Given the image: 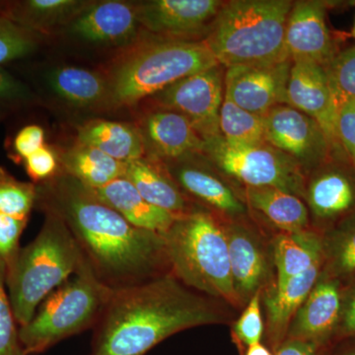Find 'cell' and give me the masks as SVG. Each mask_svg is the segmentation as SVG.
I'll return each mask as SVG.
<instances>
[{"label":"cell","instance_id":"1","mask_svg":"<svg viewBox=\"0 0 355 355\" xmlns=\"http://www.w3.org/2000/svg\"><path fill=\"white\" fill-rule=\"evenodd\" d=\"M36 184V205L64 222L84 260L109 288L137 286L171 273L162 234L135 227L90 188L60 170Z\"/></svg>","mask_w":355,"mask_h":355},{"label":"cell","instance_id":"2","mask_svg":"<svg viewBox=\"0 0 355 355\" xmlns=\"http://www.w3.org/2000/svg\"><path fill=\"white\" fill-rule=\"evenodd\" d=\"M224 321L212 298L167 273L112 292L88 355H144L180 331Z\"/></svg>","mask_w":355,"mask_h":355},{"label":"cell","instance_id":"3","mask_svg":"<svg viewBox=\"0 0 355 355\" xmlns=\"http://www.w3.org/2000/svg\"><path fill=\"white\" fill-rule=\"evenodd\" d=\"M217 65L220 64L203 41L139 37L104 72L110 111L135 108L180 79Z\"/></svg>","mask_w":355,"mask_h":355},{"label":"cell","instance_id":"4","mask_svg":"<svg viewBox=\"0 0 355 355\" xmlns=\"http://www.w3.org/2000/svg\"><path fill=\"white\" fill-rule=\"evenodd\" d=\"M289 0L224 2L203 40L221 67L268 64L291 60L286 46Z\"/></svg>","mask_w":355,"mask_h":355},{"label":"cell","instance_id":"5","mask_svg":"<svg viewBox=\"0 0 355 355\" xmlns=\"http://www.w3.org/2000/svg\"><path fill=\"white\" fill-rule=\"evenodd\" d=\"M38 235L20 249L6 270V287L14 316L20 327L31 321L39 306L76 275L84 261L64 221L50 212Z\"/></svg>","mask_w":355,"mask_h":355},{"label":"cell","instance_id":"6","mask_svg":"<svg viewBox=\"0 0 355 355\" xmlns=\"http://www.w3.org/2000/svg\"><path fill=\"white\" fill-rule=\"evenodd\" d=\"M171 273L193 291L240 306L223 224L205 210L177 217L162 234Z\"/></svg>","mask_w":355,"mask_h":355},{"label":"cell","instance_id":"7","mask_svg":"<svg viewBox=\"0 0 355 355\" xmlns=\"http://www.w3.org/2000/svg\"><path fill=\"white\" fill-rule=\"evenodd\" d=\"M112 292L84 260L76 275L44 299L31 321L20 327L24 355L41 354L65 338L94 328Z\"/></svg>","mask_w":355,"mask_h":355},{"label":"cell","instance_id":"8","mask_svg":"<svg viewBox=\"0 0 355 355\" xmlns=\"http://www.w3.org/2000/svg\"><path fill=\"white\" fill-rule=\"evenodd\" d=\"M202 155L219 174L245 188L272 187L305 197L307 177L302 168L268 142L233 146L217 135L205 140Z\"/></svg>","mask_w":355,"mask_h":355},{"label":"cell","instance_id":"9","mask_svg":"<svg viewBox=\"0 0 355 355\" xmlns=\"http://www.w3.org/2000/svg\"><path fill=\"white\" fill-rule=\"evenodd\" d=\"M223 67L193 74L149 98L151 108L169 110L182 114L203 140L220 135L219 114L224 98Z\"/></svg>","mask_w":355,"mask_h":355},{"label":"cell","instance_id":"10","mask_svg":"<svg viewBox=\"0 0 355 355\" xmlns=\"http://www.w3.org/2000/svg\"><path fill=\"white\" fill-rule=\"evenodd\" d=\"M265 118L266 141L293 159L305 174L333 157L335 146L314 119L288 105H279Z\"/></svg>","mask_w":355,"mask_h":355},{"label":"cell","instance_id":"11","mask_svg":"<svg viewBox=\"0 0 355 355\" xmlns=\"http://www.w3.org/2000/svg\"><path fill=\"white\" fill-rule=\"evenodd\" d=\"M224 1L150 0L135 2L140 27L155 37L203 41Z\"/></svg>","mask_w":355,"mask_h":355},{"label":"cell","instance_id":"12","mask_svg":"<svg viewBox=\"0 0 355 355\" xmlns=\"http://www.w3.org/2000/svg\"><path fill=\"white\" fill-rule=\"evenodd\" d=\"M304 198L322 234L355 216V167L331 157L311 172Z\"/></svg>","mask_w":355,"mask_h":355},{"label":"cell","instance_id":"13","mask_svg":"<svg viewBox=\"0 0 355 355\" xmlns=\"http://www.w3.org/2000/svg\"><path fill=\"white\" fill-rule=\"evenodd\" d=\"M292 60L268 64L240 65L226 69L224 93L238 106L263 116L286 104Z\"/></svg>","mask_w":355,"mask_h":355},{"label":"cell","instance_id":"14","mask_svg":"<svg viewBox=\"0 0 355 355\" xmlns=\"http://www.w3.org/2000/svg\"><path fill=\"white\" fill-rule=\"evenodd\" d=\"M135 2L120 0L91 1L64 32L84 43L125 49L139 38Z\"/></svg>","mask_w":355,"mask_h":355},{"label":"cell","instance_id":"15","mask_svg":"<svg viewBox=\"0 0 355 355\" xmlns=\"http://www.w3.org/2000/svg\"><path fill=\"white\" fill-rule=\"evenodd\" d=\"M135 125L147 158L165 164L202 153L205 140L188 119L176 112L149 108Z\"/></svg>","mask_w":355,"mask_h":355},{"label":"cell","instance_id":"16","mask_svg":"<svg viewBox=\"0 0 355 355\" xmlns=\"http://www.w3.org/2000/svg\"><path fill=\"white\" fill-rule=\"evenodd\" d=\"M345 284L322 270L316 284L292 320L287 338L329 347L340 323Z\"/></svg>","mask_w":355,"mask_h":355},{"label":"cell","instance_id":"17","mask_svg":"<svg viewBox=\"0 0 355 355\" xmlns=\"http://www.w3.org/2000/svg\"><path fill=\"white\" fill-rule=\"evenodd\" d=\"M164 165L188 197L228 216L229 220H238L246 216L248 210L244 202L202 154Z\"/></svg>","mask_w":355,"mask_h":355},{"label":"cell","instance_id":"18","mask_svg":"<svg viewBox=\"0 0 355 355\" xmlns=\"http://www.w3.org/2000/svg\"><path fill=\"white\" fill-rule=\"evenodd\" d=\"M302 112L321 125L335 148L338 105L324 67L308 62H292L286 104Z\"/></svg>","mask_w":355,"mask_h":355},{"label":"cell","instance_id":"19","mask_svg":"<svg viewBox=\"0 0 355 355\" xmlns=\"http://www.w3.org/2000/svg\"><path fill=\"white\" fill-rule=\"evenodd\" d=\"M286 46L292 62H313L324 67L335 57L324 2H293L286 23Z\"/></svg>","mask_w":355,"mask_h":355},{"label":"cell","instance_id":"20","mask_svg":"<svg viewBox=\"0 0 355 355\" xmlns=\"http://www.w3.org/2000/svg\"><path fill=\"white\" fill-rule=\"evenodd\" d=\"M223 225L236 295L240 306L245 305L261 291L268 279V253L260 236L240 219L229 220Z\"/></svg>","mask_w":355,"mask_h":355},{"label":"cell","instance_id":"21","mask_svg":"<svg viewBox=\"0 0 355 355\" xmlns=\"http://www.w3.org/2000/svg\"><path fill=\"white\" fill-rule=\"evenodd\" d=\"M51 92L67 106L84 111H110L109 83L104 72L62 65L46 72Z\"/></svg>","mask_w":355,"mask_h":355},{"label":"cell","instance_id":"22","mask_svg":"<svg viewBox=\"0 0 355 355\" xmlns=\"http://www.w3.org/2000/svg\"><path fill=\"white\" fill-rule=\"evenodd\" d=\"M324 261L307 272L289 279L284 286H273L263 296L266 318V336L273 354L286 340L287 331L296 313L316 284Z\"/></svg>","mask_w":355,"mask_h":355},{"label":"cell","instance_id":"23","mask_svg":"<svg viewBox=\"0 0 355 355\" xmlns=\"http://www.w3.org/2000/svg\"><path fill=\"white\" fill-rule=\"evenodd\" d=\"M125 178L147 202L176 217L197 209L180 189L162 162L144 157L127 163Z\"/></svg>","mask_w":355,"mask_h":355},{"label":"cell","instance_id":"24","mask_svg":"<svg viewBox=\"0 0 355 355\" xmlns=\"http://www.w3.org/2000/svg\"><path fill=\"white\" fill-rule=\"evenodd\" d=\"M96 197L118 211L135 227L163 234L177 217L147 202L132 182L118 178L101 188L91 189Z\"/></svg>","mask_w":355,"mask_h":355},{"label":"cell","instance_id":"25","mask_svg":"<svg viewBox=\"0 0 355 355\" xmlns=\"http://www.w3.org/2000/svg\"><path fill=\"white\" fill-rule=\"evenodd\" d=\"M76 141L95 147L110 157L128 163L146 156L144 141L132 123L93 119L79 125Z\"/></svg>","mask_w":355,"mask_h":355},{"label":"cell","instance_id":"26","mask_svg":"<svg viewBox=\"0 0 355 355\" xmlns=\"http://www.w3.org/2000/svg\"><path fill=\"white\" fill-rule=\"evenodd\" d=\"M88 0H21L7 2L0 13L26 29L46 34L64 29L90 4Z\"/></svg>","mask_w":355,"mask_h":355},{"label":"cell","instance_id":"27","mask_svg":"<svg viewBox=\"0 0 355 355\" xmlns=\"http://www.w3.org/2000/svg\"><path fill=\"white\" fill-rule=\"evenodd\" d=\"M272 254L277 270L275 286L280 287L317 263L324 261L323 234L310 229L282 233L275 237Z\"/></svg>","mask_w":355,"mask_h":355},{"label":"cell","instance_id":"28","mask_svg":"<svg viewBox=\"0 0 355 355\" xmlns=\"http://www.w3.org/2000/svg\"><path fill=\"white\" fill-rule=\"evenodd\" d=\"M246 203L282 233L309 229V210L297 196L272 187L245 188Z\"/></svg>","mask_w":355,"mask_h":355},{"label":"cell","instance_id":"29","mask_svg":"<svg viewBox=\"0 0 355 355\" xmlns=\"http://www.w3.org/2000/svg\"><path fill=\"white\" fill-rule=\"evenodd\" d=\"M60 171L78 180L84 186L98 189L123 177L127 163L121 162L95 147L74 142L58 151Z\"/></svg>","mask_w":355,"mask_h":355},{"label":"cell","instance_id":"30","mask_svg":"<svg viewBox=\"0 0 355 355\" xmlns=\"http://www.w3.org/2000/svg\"><path fill=\"white\" fill-rule=\"evenodd\" d=\"M323 270L343 284L355 277V216L323 233Z\"/></svg>","mask_w":355,"mask_h":355},{"label":"cell","instance_id":"31","mask_svg":"<svg viewBox=\"0 0 355 355\" xmlns=\"http://www.w3.org/2000/svg\"><path fill=\"white\" fill-rule=\"evenodd\" d=\"M219 130L222 139L233 146H254L266 141L265 118L236 105L224 93Z\"/></svg>","mask_w":355,"mask_h":355},{"label":"cell","instance_id":"32","mask_svg":"<svg viewBox=\"0 0 355 355\" xmlns=\"http://www.w3.org/2000/svg\"><path fill=\"white\" fill-rule=\"evenodd\" d=\"M38 198L37 184L19 181L0 167V214L29 218Z\"/></svg>","mask_w":355,"mask_h":355},{"label":"cell","instance_id":"33","mask_svg":"<svg viewBox=\"0 0 355 355\" xmlns=\"http://www.w3.org/2000/svg\"><path fill=\"white\" fill-rule=\"evenodd\" d=\"M39 36L0 13V65L32 55L38 49Z\"/></svg>","mask_w":355,"mask_h":355},{"label":"cell","instance_id":"34","mask_svg":"<svg viewBox=\"0 0 355 355\" xmlns=\"http://www.w3.org/2000/svg\"><path fill=\"white\" fill-rule=\"evenodd\" d=\"M324 69L338 106L355 101V46L336 53Z\"/></svg>","mask_w":355,"mask_h":355},{"label":"cell","instance_id":"35","mask_svg":"<svg viewBox=\"0 0 355 355\" xmlns=\"http://www.w3.org/2000/svg\"><path fill=\"white\" fill-rule=\"evenodd\" d=\"M6 288V266L0 260V355H24Z\"/></svg>","mask_w":355,"mask_h":355},{"label":"cell","instance_id":"36","mask_svg":"<svg viewBox=\"0 0 355 355\" xmlns=\"http://www.w3.org/2000/svg\"><path fill=\"white\" fill-rule=\"evenodd\" d=\"M265 326L261 309V291L248 301L246 307L233 327V335L239 347L246 349L251 345L260 343Z\"/></svg>","mask_w":355,"mask_h":355},{"label":"cell","instance_id":"37","mask_svg":"<svg viewBox=\"0 0 355 355\" xmlns=\"http://www.w3.org/2000/svg\"><path fill=\"white\" fill-rule=\"evenodd\" d=\"M29 218H20L0 214V260L9 268L19 253L21 235Z\"/></svg>","mask_w":355,"mask_h":355},{"label":"cell","instance_id":"38","mask_svg":"<svg viewBox=\"0 0 355 355\" xmlns=\"http://www.w3.org/2000/svg\"><path fill=\"white\" fill-rule=\"evenodd\" d=\"M22 163L26 173L34 184L48 181L60 170L58 153L46 144L26 158Z\"/></svg>","mask_w":355,"mask_h":355},{"label":"cell","instance_id":"39","mask_svg":"<svg viewBox=\"0 0 355 355\" xmlns=\"http://www.w3.org/2000/svg\"><path fill=\"white\" fill-rule=\"evenodd\" d=\"M336 139L347 154V161L355 167V101L345 102L338 106Z\"/></svg>","mask_w":355,"mask_h":355},{"label":"cell","instance_id":"40","mask_svg":"<svg viewBox=\"0 0 355 355\" xmlns=\"http://www.w3.org/2000/svg\"><path fill=\"white\" fill-rule=\"evenodd\" d=\"M46 133L38 125H28L16 133L12 141L13 160L23 162L44 146Z\"/></svg>","mask_w":355,"mask_h":355},{"label":"cell","instance_id":"41","mask_svg":"<svg viewBox=\"0 0 355 355\" xmlns=\"http://www.w3.org/2000/svg\"><path fill=\"white\" fill-rule=\"evenodd\" d=\"M355 338V277L345 282L342 312L334 342Z\"/></svg>","mask_w":355,"mask_h":355},{"label":"cell","instance_id":"42","mask_svg":"<svg viewBox=\"0 0 355 355\" xmlns=\"http://www.w3.org/2000/svg\"><path fill=\"white\" fill-rule=\"evenodd\" d=\"M32 100L33 94L30 88L0 67V105L24 104Z\"/></svg>","mask_w":355,"mask_h":355},{"label":"cell","instance_id":"43","mask_svg":"<svg viewBox=\"0 0 355 355\" xmlns=\"http://www.w3.org/2000/svg\"><path fill=\"white\" fill-rule=\"evenodd\" d=\"M326 349L315 343L287 338L273 355H323Z\"/></svg>","mask_w":355,"mask_h":355},{"label":"cell","instance_id":"44","mask_svg":"<svg viewBox=\"0 0 355 355\" xmlns=\"http://www.w3.org/2000/svg\"><path fill=\"white\" fill-rule=\"evenodd\" d=\"M244 352V355H273L270 349L261 343L247 347Z\"/></svg>","mask_w":355,"mask_h":355},{"label":"cell","instance_id":"45","mask_svg":"<svg viewBox=\"0 0 355 355\" xmlns=\"http://www.w3.org/2000/svg\"><path fill=\"white\" fill-rule=\"evenodd\" d=\"M349 340L352 342L347 343V347H343V349L338 350L336 355H355V338H349Z\"/></svg>","mask_w":355,"mask_h":355},{"label":"cell","instance_id":"46","mask_svg":"<svg viewBox=\"0 0 355 355\" xmlns=\"http://www.w3.org/2000/svg\"><path fill=\"white\" fill-rule=\"evenodd\" d=\"M6 107V106H3V105H0V121H1L2 119H3L4 116H6V110H4Z\"/></svg>","mask_w":355,"mask_h":355},{"label":"cell","instance_id":"47","mask_svg":"<svg viewBox=\"0 0 355 355\" xmlns=\"http://www.w3.org/2000/svg\"><path fill=\"white\" fill-rule=\"evenodd\" d=\"M352 35H354V37L355 38V22H354V30H352Z\"/></svg>","mask_w":355,"mask_h":355}]
</instances>
